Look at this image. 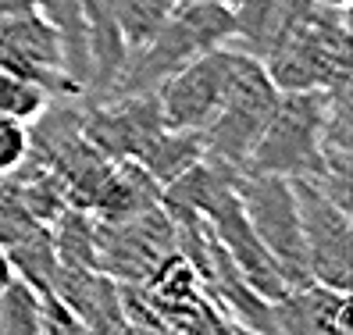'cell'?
<instances>
[{
	"label": "cell",
	"instance_id": "16",
	"mask_svg": "<svg viewBox=\"0 0 353 335\" xmlns=\"http://www.w3.org/2000/svg\"><path fill=\"white\" fill-rule=\"evenodd\" d=\"M29 157V121L0 114V179Z\"/></svg>",
	"mask_w": 353,
	"mask_h": 335
},
{
	"label": "cell",
	"instance_id": "2",
	"mask_svg": "<svg viewBox=\"0 0 353 335\" xmlns=\"http://www.w3.org/2000/svg\"><path fill=\"white\" fill-rule=\"evenodd\" d=\"M328 118V90L279 93V103L254 146L246 172L310 179L321 164V129Z\"/></svg>",
	"mask_w": 353,
	"mask_h": 335
},
{
	"label": "cell",
	"instance_id": "14",
	"mask_svg": "<svg viewBox=\"0 0 353 335\" xmlns=\"http://www.w3.org/2000/svg\"><path fill=\"white\" fill-rule=\"evenodd\" d=\"M179 0H118V29L125 36V47L139 50L150 43L157 29L172 18Z\"/></svg>",
	"mask_w": 353,
	"mask_h": 335
},
{
	"label": "cell",
	"instance_id": "4",
	"mask_svg": "<svg viewBox=\"0 0 353 335\" xmlns=\"http://www.w3.org/2000/svg\"><path fill=\"white\" fill-rule=\"evenodd\" d=\"M296 196V214H300V236H303V254L310 278L350 292L353 282V221L350 211L328 200L318 185L307 179H289Z\"/></svg>",
	"mask_w": 353,
	"mask_h": 335
},
{
	"label": "cell",
	"instance_id": "20",
	"mask_svg": "<svg viewBox=\"0 0 353 335\" xmlns=\"http://www.w3.org/2000/svg\"><path fill=\"white\" fill-rule=\"evenodd\" d=\"M328 335H353V328H350V307L339 314V318H336V325H332L328 328Z\"/></svg>",
	"mask_w": 353,
	"mask_h": 335
},
{
	"label": "cell",
	"instance_id": "23",
	"mask_svg": "<svg viewBox=\"0 0 353 335\" xmlns=\"http://www.w3.org/2000/svg\"><path fill=\"white\" fill-rule=\"evenodd\" d=\"M218 4H232V8H236V4H239V0H218Z\"/></svg>",
	"mask_w": 353,
	"mask_h": 335
},
{
	"label": "cell",
	"instance_id": "11",
	"mask_svg": "<svg viewBox=\"0 0 353 335\" xmlns=\"http://www.w3.org/2000/svg\"><path fill=\"white\" fill-rule=\"evenodd\" d=\"M200 157H203V136L200 132H193V129H161L139 150L136 161L147 168L161 185H168L182 172H190Z\"/></svg>",
	"mask_w": 353,
	"mask_h": 335
},
{
	"label": "cell",
	"instance_id": "1",
	"mask_svg": "<svg viewBox=\"0 0 353 335\" xmlns=\"http://www.w3.org/2000/svg\"><path fill=\"white\" fill-rule=\"evenodd\" d=\"M275 103H279V90H275V82L268 79L264 65L254 54H243V50L232 47L225 103L211 118V125L200 132L203 136V154L246 172V161H250L264 125L275 111Z\"/></svg>",
	"mask_w": 353,
	"mask_h": 335
},
{
	"label": "cell",
	"instance_id": "5",
	"mask_svg": "<svg viewBox=\"0 0 353 335\" xmlns=\"http://www.w3.org/2000/svg\"><path fill=\"white\" fill-rule=\"evenodd\" d=\"M175 254V225L157 203L125 221H97V267L114 282H147Z\"/></svg>",
	"mask_w": 353,
	"mask_h": 335
},
{
	"label": "cell",
	"instance_id": "12",
	"mask_svg": "<svg viewBox=\"0 0 353 335\" xmlns=\"http://www.w3.org/2000/svg\"><path fill=\"white\" fill-rule=\"evenodd\" d=\"M50 239H54L57 264L100 271L97 267V221H93L90 211L68 207V211L50 225Z\"/></svg>",
	"mask_w": 353,
	"mask_h": 335
},
{
	"label": "cell",
	"instance_id": "17",
	"mask_svg": "<svg viewBox=\"0 0 353 335\" xmlns=\"http://www.w3.org/2000/svg\"><path fill=\"white\" fill-rule=\"evenodd\" d=\"M18 278V271H14V261H11V254L4 246H0V292H4L11 282Z\"/></svg>",
	"mask_w": 353,
	"mask_h": 335
},
{
	"label": "cell",
	"instance_id": "9",
	"mask_svg": "<svg viewBox=\"0 0 353 335\" xmlns=\"http://www.w3.org/2000/svg\"><path fill=\"white\" fill-rule=\"evenodd\" d=\"M350 307V292L307 282L268 303L264 335H328L336 318Z\"/></svg>",
	"mask_w": 353,
	"mask_h": 335
},
{
	"label": "cell",
	"instance_id": "22",
	"mask_svg": "<svg viewBox=\"0 0 353 335\" xmlns=\"http://www.w3.org/2000/svg\"><path fill=\"white\" fill-rule=\"evenodd\" d=\"M236 335H257V332H250V328H243V325H236Z\"/></svg>",
	"mask_w": 353,
	"mask_h": 335
},
{
	"label": "cell",
	"instance_id": "19",
	"mask_svg": "<svg viewBox=\"0 0 353 335\" xmlns=\"http://www.w3.org/2000/svg\"><path fill=\"white\" fill-rule=\"evenodd\" d=\"M36 0H0V14H18V11H32Z\"/></svg>",
	"mask_w": 353,
	"mask_h": 335
},
{
	"label": "cell",
	"instance_id": "13",
	"mask_svg": "<svg viewBox=\"0 0 353 335\" xmlns=\"http://www.w3.org/2000/svg\"><path fill=\"white\" fill-rule=\"evenodd\" d=\"M0 335H43V292L26 278L0 292Z\"/></svg>",
	"mask_w": 353,
	"mask_h": 335
},
{
	"label": "cell",
	"instance_id": "7",
	"mask_svg": "<svg viewBox=\"0 0 353 335\" xmlns=\"http://www.w3.org/2000/svg\"><path fill=\"white\" fill-rule=\"evenodd\" d=\"M164 129L154 93H121L108 100H82V136L103 157L125 161L139 157L157 132Z\"/></svg>",
	"mask_w": 353,
	"mask_h": 335
},
{
	"label": "cell",
	"instance_id": "3",
	"mask_svg": "<svg viewBox=\"0 0 353 335\" xmlns=\"http://www.w3.org/2000/svg\"><path fill=\"white\" fill-rule=\"evenodd\" d=\"M239 203L243 214L257 232V239L268 246L282 267V278L289 289L314 282L303 254V236H300V214H296V196L293 182L285 175H268V172H243L239 175Z\"/></svg>",
	"mask_w": 353,
	"mask_h": 335
},
{
	"label": "cell",
	"instance_id": "21",
	"mask_svg": "<svg viewBox=\"0 0 353 335\" xmlns=\"http://www.w3.org/2000/svg\"><path fill=\"white\" fill-rule=\"evenodd\" d=\"M318 4H328V8H350V0H318Z\"/></svg>",
	"mask_w": 353,
	"mask_h": 335
},
{
	"label": "cell",
	"instance_id": "15",
	"mask_svg": "<svg viewBox=\"0 0 353 335\" xmlns=\"http://www.w3.org/2000/svg\"><path fill=\"white\" fill-rule=\"evenodd\" d=\"M47 100H50V93L43 86H36V82L14 75L0 65V114L18 118V121H32L47 108Z\"/></svg>",
	"mask_w": 353,
	"mask_h": 335
},
{
	"label": "cell",
	"instance_id": "24",
	"mask_svg": "<svg viewBox=\"0 0 353 335\" xmlns=\"http://www.w3.org/2000/svg\"><path fill=\"white\" fill-rule=\"evenodd\" d=\"M161 335H179V332H161Z\"/></svg>",
	"mask_w": 353,
	"mask_h": 335
},
{
	"label": "cell",
	"instance_id": "18",
	"mask_svg": "<svg viewBox=\"0 0 353 335\" xmlns=\"http://www.w3.org/2000/svg\"><path fill=\"white\" fill-rule=\"evenodd\" d=\"M108 335H161V328H150V325H139V321H121L114 332Z\"/></svg>",
	"mask_w": 353,
	"mask_h": 335
},
{
	"label": "cell",
	"instance_id": "6",
	"mask_svg": "<svg viewBox=\"0 0 353 335\" xmlns=\"http://www.w3.org/2000/svg\"><path fill=\"white\" fill-rule=\"evenodd\" d=\"M228 68H232V47H218L193 57L190 65H182L175 75L164 79L154 93L164 129L203 132L225 103Z\"/></svg>",
	"mask_w": 353,
	"mask_h": 335
},
{
	"label": "cell",
	"instance_id": "10",
	"mask_svg": "<svg viewBox=\"0 0 353 335\" xmlns=\"http://www.w3.org/2000/svg\"><path fill=\"white\" fill-rule=\"evenodd\" d=\"M161 193H164V185L147 168L125 157V161H114L97 203L90 207V214H93V221H125V218H136L143 211H150V207H157Z\"/></svg>",
	"mask_w": 353,
	"mask_h": 335
},
{
	"label": "cell",
	"instance_id": "8",
	"mask_svg": "<svg viewBox=\"0 0 353 335\" xmlns=\"http://www.w3.org/2000/svg\"><path fill=\"white\" fill-rule=\"evenodd\" d=\"M207 228L214 232V239L221 243V250L228 254V261L236 264V271L246 278L254 292H261L264 300H279L289 292L285 278H282V267L279 261L268 254V246L257 239V232L250 228L243 214V203H239V193H232L228 200H221L211 214L203 218Z\"/></svg>",
	"mask_w": 353,
	"mask_h": 335
}]
</instances>
